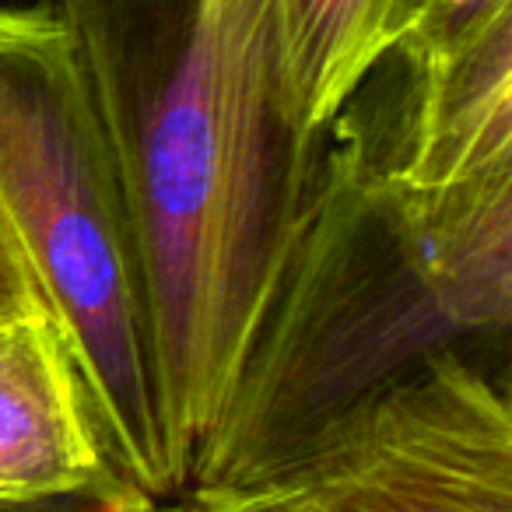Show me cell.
<instances>
[{
  "mask_svg": "<svg viewBox=\"0 0 512 512\" xmlns=\"http://www.w3.org/2000/svg\"><path fill=\"white\" fill-rule=\"evenodd\" d=\"M127 179L183 495L316 204L278 0H57Z\"/></svg>",
  "mask_w": 512,
  "mask_h": 512,
  "instance_id": "obj_1",
  "label": "cell"
},
{
  "mask_svg": "<svg viewBox=\"0 0 512 512\" xmlns=\"http://www.w3.org/2000/svg\"><path fill=\"white\" fill-rule=\"evenodd\" d=\"M442 358L509 376L512 169L418 190L327 137L316 204L186 495L281 488L337 428Z\"/></svg>",
  "mask_w": 512,
  "mask_h": 512,
  "instance_id": "obj_2",
  "label": "cell"
},
{
  "mask_svg": "<svg viewBox=\"0 0 512 512\" xmlns=\"http://www.w3.org/2000/svg\"><path fill=\"white\" fill-rule=\"evenodd\" d=\"M0 214L81 369L116 467L183 498L127 179L53 4L0 8Z\"/></svg>",
  "mask_w": 512,
  "mask_h": 512,
  "instance_id": "obj_3",
  "label": "cell"
},
{
  "mask_svg": "<svg viewBox=\"0 0 512 512\" xmlns=\"http://www.w3.org/2000/svg\"><path fill=\"white\" fill-rule=\"evenodd\" d=\"M288 488L295 512H512V379L442 358L337 428Z\"/></svg>",
  "mask_w": 512,
  "mask_h": 512,
  "instance_id": "obj_4",
  "label": "cell"
},
{
  "mask_svg": "<svg viewBox=\"0 0 512 512\" xmlns=\"http://www.w3.org/2000/svg\"><path fill=\"white\" fill-rule=\"evenodd\" d=\"M358 165L435 190L512 169V18L435 53H386L327 130Z\"/></svg>",
  "mask_w": 512,
  "mask_h": 512,
  "instance_id": "obj_5",
  "label": "cell"
},
{
  "mask_svg": "<svg viewBox=\"0 0 512 512\" xmlns=\"http://www.w3.org/2000/svg\"><path fill=\"white\" fill-rule=\"evenodd\" d=\"M116 481L127 477L53 316H0V502Z\"/></svg>",
  "mask_w": 512,
  "mask_h": 512,
  "instance_id": "obj_6",
  "label": "cell"
},
{
  "mask_svg": "<svg viewBox=\"0 0 512 512\" xmlns=\"http://www.w3.org/2000/svg\"><path fill=\"white\" fill-rule=\"evenodd\" d=\"M295 120L323 137L355 88L390 53L397 0H278Z\"/></svg>",
  "mask_w": 512,
  "mask_h": 512,
  "instance_id": "obj_7",
  "label": "cell"
},
{
  "mask_svg": "<svg viewBox=\"0 0 512 512\" xmlns=\"http://www.w3.org/2000/svg\"><path fill=\"white\" fill-rule=\"evenodd\" d=\"M512 18V0H397L390 53H435Z\"/></svg>",
  "mask_w": 512,
  "mask_h": 512,
  "instance_id": "obj_8",
  "label": "cell"
},
{
  "mask_svg": "<svg viewBox=\"0 0 512 512\" xmlns=\"http://www.w3.org/2000/svg\"><path fill=\"white\" fill-rule=\"evenodd\" d=\"M172 505L155 502L127 481H116L102 484V488L71 491V495L8 498V502H0V512H172Z\"/></svg>",
  "mask_w": 512,
  "mask_h": 512,
  "instance_id": "obj_9",
  "label": "cell"
},
{
  "mask_svg": "<svg viewBox=\"0 0 512 512\" xmlns=\"http://www.w3.org/2000/svg\"><path fill=\"white\" fill-rule=\"evenodd\" d=\"M22 313H46V306L15 235H11L8 221L0 214V316H22Z\"/></svg>",
  "mask_w": 512,
  "mask_h": 512,
  "instance_id": "obj_10",
  "label": "cell"
},
{
  "mask_svg": "<svg viewBox=\"0 0 512 512\" xmlns=\"http://www.w3.org/2000/svg\"><path fill=\"white\" fill-rule=\"evenodd\" d=\"M172 512H295V502L288 484L256 491H225V495L190 491L172 505Z\"/></svg>",
  "mask_w": 512,
  "mask_h": 512,
  "instance_id": "obj_11",
  "label": "cell"
}]
</instances>
